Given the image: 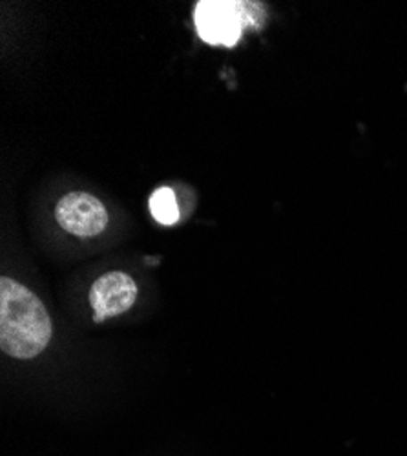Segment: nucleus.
Instances as JSON below:
<instances>
[{"mask_svg":"<svg viewBox=\"0 0 407 456\" xmlns=\"http://www.w3.org/2000/svg\"><path fill=\"white\" fill-rule=\"evenodd\" d=\"M52 334L45 303L22 283L0 280V349L12 358L31 360L48 347Z\"/></svg>","mask_w":407,"mask_h":456,"instance_id":"f257e3e1","label":"nucleus"},{"mask_svg":"<svg viewBox=\"0 0 407 456\" xmlns=\"http://www.w3.org/2000/svg\"><path fill=\"white\" fill-rule=\"evenodd\" d=\"M252 4L225 3V0H205L196 8V26L199 37L208 45L236 46L241 39L245 24H260V20L248 15Z\"/></svg>","mask_w":407,"mask_h":456,"instance_id":"f03ea898","label":"nucleus"},{"mask_svg":"<svg viewBox=\"0 0 407 456\" xmlns=\"http://www.w3.org/2000/svg\"><path fill=\"white\" fill-rule=\"evenodd\" d=\"M55 219L66 232L79 238L99 236L108 224L104 205L86 192H71L55 207Z\"/></svg>","mask_w":407,"mask_h":456,"instance_id":"7ed1b4c3","label":"nucleus"},{"mask_svg":"<svg viewBox=\"0 0 407 456\" xmlns=\"http://www.w3.org/2000/svg\"><path fill=\"white\" fill-rule=\"evenodd\" d=\"M137 299L135 281L121 271H112L99 276L90 289V305L94 322L102 323L108 318L119 316L132 309Z\"/></svg>","mask_w":407,"mask_h":456,"instance_id":"20e7f679","label":"nucleus"},{"mask_svg":"<svg viewBox=\"0 0 407 456\" xmlns=\"http://www.w3.org/2000/svg\"><path fill=\"white\" fill-rule=\"evenodd\" d=\"M151 212L161 224H175L179 219V207L172 188H158L151 198Z\"/></svg>","mask_w":407,"mask_h":456,"instance_id":"39448f33","label":"nucleus"}]
</instances>
